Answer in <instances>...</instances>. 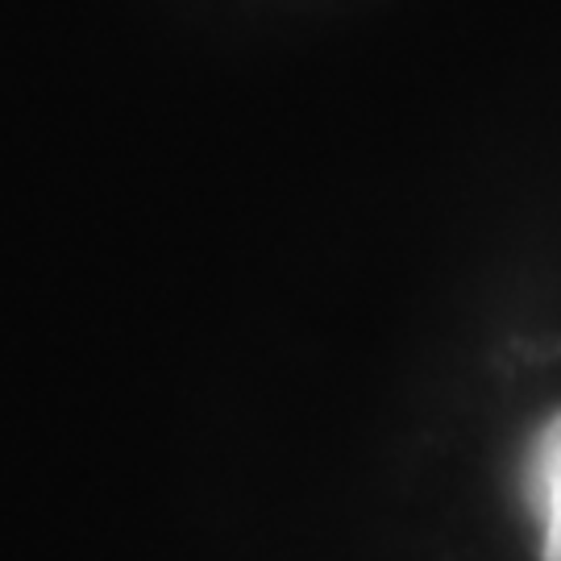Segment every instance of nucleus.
Segmentation results:
<instances>
[{
    "label": "nucleus",
    "instance_id": "nucleus-1",
    "mask_svg": "<svg viewBox=\"0 0 561 561\" xmlns=\"http://www.w3.org/2000/svg\"><path fill=\"white\" fill-rule=\"evenodd\" d=\"M528 500L541 524L561 520V412L541 428L528 458Z\"/></svg>",
    "mask_w": 561,
    "mask_h": 561
},
{
    "label": "nucleus",
    "instance_id": "nucleus-2",
    "mask_svg": "<svg viewBox=\"0 0 561 561\" xmlns=\"http://www.w3.org/2000/svg\"><path fill=\"white\" fill-rule=\"evenodd\" d=\"M545 561H561V520L545 524Z\"/></svg>",
    "mask_w": 561,
    "mask_h": 561
}]
</instances>
